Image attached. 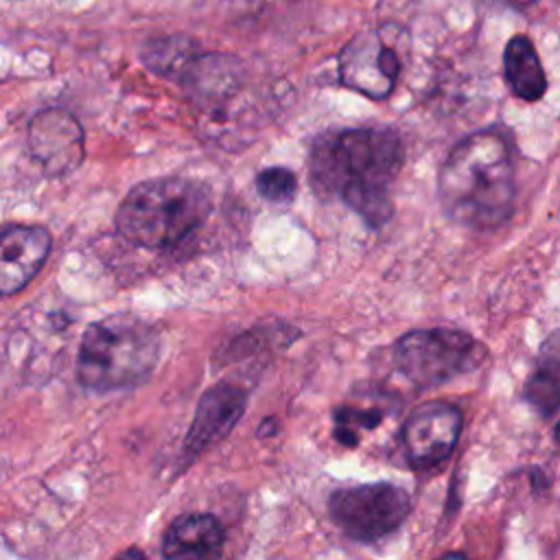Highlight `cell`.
Segmentation results:
<instances>
[{
	"label": "cell",
	"mask_w": 560,
	"mask_h": 560,
	"mask_svg": "<svg viewBox=\"0 0 560 560\" xmlns=\"http://www.w3.org/2000/svg\"><path fill=\"white\" fill-rule=\"evenodd\" d=\"M402 166L400 136L389 127H352L322 133L308 158L311 186L322 199H337L372 230L394 212L392 184Z\"/></svg>",
	"instance_id": "cell-1"
},
{
	"label": "cell",
	"mask_w": 560,
	"mask_h": 560,
	"mask_svg": "<svg viewBox=\"0 0 560 560\" xmlns=\"http://www.w3.org/2000/svg\"><path fill=\"white\" fill-rule=\"evenodd\" d=\"M444 214L475 230H494L508 221L516 199L514 158L499 129H481L459 140L438 173Z\"/></svg>",
	"instance_id": "cell-2"
},
{
	"label": "cell",
	"mask_w": 560,
	"mask_h": 560,
	"mask_svg": "<svg viewBox=\"0 0 560 560\" xmlns=\"http://www.w3.org/2000/svg\"><path fill=\"white\" fill-rule=\"evenodd\" d=\"M210 210L212 195L206 184L188 177H153L125 195L116 228L133 245L166 249L192 234Z\"/></svg>",
	"instance_id": "cell-3"
},
{
	"label": "cell",
	"mask_w": 560,
	"mask_h": 560,
	"mask_svg": "<svg viewBox=\"0 0 560 560\" xmlns=\"http://www.w3.org/2000/svg\"><path fill=\"white\" fill-rule=\"evenodd\" d=\"M162 339L153 324L136 315H109L90 324L77 354V381L105 394L140 385L160 359Z\"/></svg>",
	"instance_id": "cell-4"
},
{
	"label": "cell",
	"mask_w": 560,
	"mask_h": 560,
	"mask_svg": "<svg viewBox=\"0 0 560 560\" xmlns=\"http://www.w3.org/2000/svg\"><path fill=\"white\" fill-rule=\"evenodd\" d=\"M392 359L407 383L431 389L477 370L486 348L464 330L427 328L402 335L392 348Z\"/></svg>",
	"instance_id": "cell-5"
},
{
	"label": "cell",
	"mask_w": 560,
	"mask_h": 560,
	"mask_svg": "<svg viewBox=\"0 0 560 560\" xmlns=\"http://www.w3.org/2000/svg\"><path fill=\"white\" fill-rule=\"evenodd\" d=\"M332 523L352 540L372 542L398 529L411 512L405 488L387 481L339 488L328 499Z\"/></svg>",
	"instance_id": "cell-6"
},
{
	"label": "cell",
	"mask_w": 560,
	"mask_h": 560,
	"mask_svg": "<svg viewBox=\"0 0 560 560\" xmlns=\"http://www.w3.org/2000/svg\"><path fill=\"white\" fill-rule=\"evenodd\" d=\"M385 31V26L363 31L343 46L339 55V81L348 90L370 98L392 94L400 77V55Z\"/></svg>",
	"instance_id": "cell-7"
},
{
	"label": "cell",
	"mask_w": 560,
	"mask_h": 560,
	"mask_svg": "<svg viewBox=\"0 0 560 560\" xmlns=\"http://www.w3.org/2000/svg\"><path fill=\"white\" fill-rule=\"evenodd\" d=\"M462 433V411L444 400L418 405L402 424V451L409 466L427 470L451 457Z\"/></svg>",
	"instance_id": "cell-8"
},
{
	"label": "cell",
	"mask_w": 560,
	"mask_h": 560,
	"mask_svg": "<svg viewBox=\"0 0 560 560\" xmlns=\"http://www.w3.org/2000/svg\"><path fill=\"white\" fill-rule=\"evenodd\" d=\"M26 142L33 160L50 177L68 175L83 162V129L68 109L48 107L33 116Z\"/></svg>",
	"instance_id": "cell-9"
},
{
	"label": "cell",
	"mask_w": 560,
	"mask_h": 560,
	"mask_svg": "<svg viewBox=\"0 0 560 560\" xmlns=\"http://www.w3.org/2000/svg\"><path fill=\"white\" fill-rule=\"evenodd\" d=\"M245 407L247 392L243 387L230 383H217L208 387L197 402L195 418L182 446L184 464H190L223 438H228V433L245 413Z\"/></svg>",
	"instance_id": "cell-10"
},
{
	"label": "cell",
	"mask_w": 560,
	"mask_h": 560,
	"mask_svg": "<svg viewBox=\"0 0 560 560\" xmlns=\"http://www.w3.org/2000/svg\"><path fill=\"white\" fill-rule=\"evenodd\" d=\"M50 232L42 225H15L0 234V295L24 289L50 254Z\"/></svg>",
	"instance_id": "cell-11"
},
{
	"label": "cell",
	"mask_w": 560,
	"mask_h": 560,
	"mask_svg": "<svg viewBox=\"0 0 560 560\" xmlns=\"http://www.w3.org/2000/svg\"><path fill=\"white\" fill-rule=\"evenodd\" d=\"M223 527L212 514H184L175 518L162 540L164 560H219Z\"/></svg>",
	"instance_id": "cell-12"
},
{
	"label": "cell",
	"mask_w": 560,
	"mask_h": 560,
	"mask_svg": "<svg viewBox=\"0 0 560 560\" xmlns=\"http://www.w3.org/2000/svg\"><path fill=\"white\" fill-rule=\"evenodd\" d=\"M525 400L538 416H551L560 405V330H553L536 354L525 381Z\"/></svg>",
	"instance_id": "cell-13"
},
{
	"label": "cell",
	"mask_w": 560,
	"mask_h": 560,
	"mask_svg": "<svg viewBox=\"0 0 560 560\" xmlns=\"http://www.w3.org/2000/svg\"><path fill=\"white\" fill-rule=\"evenodd\" d=\"M503 74L514 96L534 103L547 92V77L529 37L514 35L503 50Z\"/></svg>",
	"instance_id": "cell-14"
},
{
	"label": "cell",
	"mask_w": 560,
	"mask_h": 560,
	"mask_svg": "<svg viewBox=\"0 0 560 560\" xmlns=\"http://www.w3.org/2000/svg\"><path fill=\"white\" fill-rule=\"evenodd\" d=\"M383 409L378 407H341L335 411V438L346 446H357L361 431L378 427Z\"/></svg>",
	"instance_id": "cell-15"
},
{
	"label": "cell",
	"mask_w": 560,
	"mask_h": 560,
	"mask_svg": "<svg viewBox=\"0 0 560 560\" xmlns=\"http://www.w3.org/2000/svg\"><path fill=\"white\" fill-rule=\"evenodd\" d=\"M256 190L271 203H289L298 192V177L284 166H271L256 175Z\"/></svg>",
	"instance_id": "cell-16"
},
{
	"label": "cell",
	"mask_w": 560,
	"mask_h": 560,
	"mask_svg": "<svg viewBox=\"0 0 560 560\" xmlns=\"http://www.w3.org/2000/svg\"><path fill=\"white\" fill-rule=\"evenodd\" d=\"M114 560H147L144 558V553L140 551V549H136V547H131V549H125V551H120Z\"/></svg>",
	"instance_id": "cell-17"
},
{
	"label": "cell",
	"mask_w": 560,
	"mask_h": 560,
	"mask_svg": "<svg viewBox=\"0 0 560 560\" xmlns=\"http://www.w3.org/2000/svg\"><path fill=\"white\" fill-rule=\"evenodd\" d=\"M440 560H470V558H466L464 553H455V551H453V553H446V556H442Z\"/></svg>",
	"instance_id": "cell-18"
},
{
	"label": "cell",
	"mask_w": 560,
	"mask_h": 560,
	"mask_svg": "<svg viewBox=\"0 0 560 560\" xmlns=\"http://www.w3.org/2000/svg\"><path fill=\"white\" fill-rule=\"evenodd\" d=\"M553 435H556V442H560V420H558V424L553 429Z\"/></svg>",
	"instance_id": "cell-19"
}]
</instances>
